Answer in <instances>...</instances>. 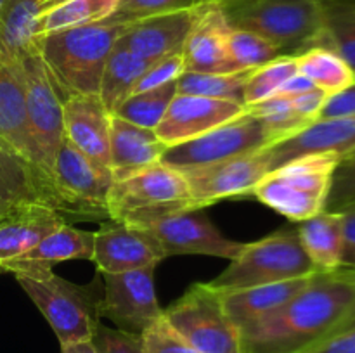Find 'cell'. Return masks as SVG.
Wrapping results in <instances>:
<instances>
[{
  "mask_svg": "<svg viewBox=\"0 0 355 353\" xmlns=\"http://www.w3.org/2000/svg\"><path fill=\"white\" fill-rule=\"evenodd\" d=\"M355 298V270L318 272L305 289L241 331V353H302L318 345Z\"/></svg>",
  "mask_w": 355,
  "mask_h": 353,
  "instance_id": "1",
  "label": "cell"
},
{
  "mask_svg": "<svg viewBox=\"0 0 355 353\" xmlns=\"http://www.w3.org/2000/svg\"><path fill=\"white\" fill-rule=\"evenodd\" d=\"M128 24L107 17L40 37L38 52L62 99L73 93H99L104 64Z\"/></svg>",
  "mask_w": 355,
  "mask_h": 353,
  "instance_id": "2",
  "label": "cell"
},
{
  "mask_svg": "<svg viewBox=\"0 0 355 353\" xmlns=\"http://www.w3.org/2000/svg\"><path fill=\"white\" fill-rule=\"evenodd\" d=\"M220 7L229 26L260 35L283 55L326 47L321 0H227Z\"/></svg>",
  "mask_w": 355,
  "mask_h": 353,
  "instance_id": "3",
  "label": "cell"
},
{
  "mask_svg": "<svg viewBox=\"0 0 355 353\" xmlns=\"http://www.w3.org/2000/svg\"><path fill=\"white\" fill-rule=\"evenodd\" d=\"M342 156L307 154L270 170L253 189V197L291 221H304L326 210L333 175Z\"/></svg>",
  "mask_w": 355,
  "mask_h": 353,
  "instance_id": "4",
  "label": "cell"
},
{
  "mask_svg": "<svg viewBox=\"0 0 355 353\" xmlns=\"http://www.w3.org/2000/svg\"><path fill=\"white\" fill-rule=\"evenodd\" d=\"M177 211H196L193 192L186 175L162 161L114 180L107 199L110 220L134 227Z\"/></svg>",
  "mask_w": 355,
  "mask_h": 353,
  "instance_id": "5",
  "label": "cell"
},
{
  "mask_svg": "<svg viewBox=\"0 0 355 353\" xmlns=\"http://www.w3.org/2000/svg\"><path fill=\"white\" fill-rule=\"evenodd\" d=\"M314 273L318 270L305 253L298 232L284 228L243 246L238 258L232 260L231 265L211 279L208 286L227 293Z\"/></svg>",
  "mask_w": 355,
  "mask_h": 353,
  "instance_id": "6",
  "label": "cell"
},
{
  "mask_svg": "<svg viewBox=\"0 0 355 353\" xmlns=\"http://www.w3.org/2000/svg\"><path fill=\"white\" fill-rule=\"evenodd\" d=\"M16 279L42 311L61 345L92 338L101 322L99 301L103 296L94 284L78 286L54 272L44 277L16 275Z\"/></svg>",
  "mask_w": 355,
  "mask_h": 353,
  "instance_id": "7",
  "label": "cell"
},
{
  "mask_svg": "<svg viewBox=\"0 0 355 353\" xmlns=\"http://www.w3.org/2000/svg\"><path fill=\"white\" fill-rule=\"evenodd\" d=\"M59 213L69 220H110L107 199L114 185L110 166L89 158L64 138L52 175Z\"/></svg>",
  "mask_w": 355,
  "mask_h": 353,
  "instance_id": "8",
  "label": "cell"
},
{
  "mask_svg": "<svg viewBox=\"0 0 355 353\" xmlns=\"http://www.w3.org/2000/svg\"><path fill=\"white\" fill-rule=\"evenodd\" d=\"M163 317L200 353H241V332L225 311L220 291L208 282L187 287Z\"/></svg>",
  "mask_w": 355,
  "mask_h": 353,
  "instance_id": "9",
  "label": "cell"
},
{
  "mask_svg": "<svg viewBox=\"0 0 355 353\" xmlns=\"http://www.w3.org/2000/svg\"><path fill=\"white\" fill-rule=\"evenodd\" d=\"M270 144H274V138L266 123L257 114L245 109L241 116L225 121L200 137L166 147L162 163L177 170L198 168L246 154Z\"/></svg>",
  "mask_w": 355,
  "mask_h": 353,
  "instance_id": "10",
  "label": "cell"
},
{
  "mask_svg": "<svg viewBox=\"0 0 355 353\" xmlns=\"http://www.w3.org/2000/svg\"><path fill=\"white\" fill-rule=\"evenodd\" d=\"M26 89V107L31 134L40 154V166L45 179L52 185L54 161L59 147L64 141V120H62V99L47 64L40 52L35 51L21 59ZM54 189V185H52ZM59 204V203H58Z\"/></svg>",
  "mask_w": 355,
  "mask_h": 353,
  "instance_id": "11",
  "label": "cell"
},
{
  "mask_svg": "<svg viewBox=\"0 0 355 353\" xmlns=\"http://www.w3.org/2000/svg\"><path fill=\"white\" fill-rule=\"evenodd\" d=\"M155 269L123 273H101L104 291L99 301V317H106L121 331L142 334L163 317L155 291Z\"/></svg>",
  "mask_w": 355,
  "mask_h": 353,
  "instance_id": "12",
  "label": "cell"
},
{
  "mask_svg": "<svg viewBox=\"0 0 355 353\" xmlns=\"http://www.w3.org/2000/svg\"><path fill=\"white\" fill-rule=\"evenodd\" d=\"M272 170L269 149L262 147L214 165L180 170L189 182L194 208L211 206L229 197L253 196L257 183Z\"/></svg>",
  "mask_w": 355,
  "mask_h": 353,
  "instance_id": "13",
  "label": "cell"
},
{
  "mask_svg": "<svg viewBox=\"0 0 355 353\" xmlns=\"http://www.w3.org/2000/svg\"><path fill=\"white\" fill-rule=\"evenodd\" d=\"M137 228L151 234L168 258L173 255H208L232 262L245 246L225 237L207 217L196 211H177L137 225Z\"/></svg>",
  "mask_w": 355,
  "mask_h": 353,
  "instance_id": "14",
  "label": "cell"
},
{
  "mask_svg": "<svg viewBox=\"0 0 355 353\" xmlns=\"http://www.w3.org/2000/svg\"><path fill=\"white\" fill-rule=\"evenodd\" d=\"M165 255L159 242L146 230L132 225L106 220L94 232V255L101 273H123L158 266Z\"/></svg>",
  "mask_w": 355,
  "mask_h": 353,
  "instance_id": "15",
  "label": "cell"
},
{
  "mask_svg": "<svg viewBox=\"0 0 355 353\" xmlns=\"http://www.w3.org/2000/svg\"><path fill=\"white\" fill-rule=\"evenodd\" d=\"M243 113L245 106L232 100L177 93L155 132L166 147H172L200 137L205 132L234 120Z\"/></svg>",
  "mask_w": 355,
  "mask_h": 353,
  "instance_id": "16",
  "label": "cell"
},
{
  "mask_svg": "<svg viewBox=\"0 0 355 353\" xmlns=\"http://www.w3.org/2000/svg\"><path fill=\"white\" fill-rule=\"evenodd\" d=\"M231 33L225 14L218 3H200L196 19L184 44L186 71L193 73H234L229 55L227 38Z\"/></svg>",
  "mask_w": 355,
  "mask_h": 353,
  "instance_id": "17",
  "label": "cell"
},
{
  "mask_svg": "<svg viewBox=\"0 0 355 353\" xmlns=\"http://www.w3.org/2000/svg\"><path fill=\"white\" fill-rule=\"evenodd\" d=\"M0 141L19 156H23L44 175L40 166V154H38V147L31 134L30 118H28L26 89H24L21 59L0 62Z\"/></svg>",
  "mask_w": 355,
  "mask_h": 353,
  "instance_id": "18",
  "label": "cell"
},
{
  "mask_svg": "<svg viewBox=\"0 0 355 353\" xmlns=\"http://www.w3.org/2000/svg\"><path fill=\"white\" fill-rule=\"evenodd\" d=\"M64 138L78 151L110 166L111 113L99 93H73L62 102Z\"/></svg>",
  "mask_w": 355,
  "mask_h": 353,
  "instance_id": "19",
  "label": "cell"
},
{
  "mask_svg": "<svg viewBox=\"0 0 355 353\" xmlns=\"http://www.w3.org/2000/svg\"><path fill=\"white\" fill-rule=\"evenodd\" d=\"M196 12L198 6L194 9L175 10L132 21L118 42L128 51L151 62L182 54L187 35L196 19Z\"/></svg>",
  "mask_w": 355,
  "mask_h": 353,
  "instance_id": "20",
  "label": "cell"
},
{
  "mask_svg": "<svg viewBox=\"0 0 355 353\" xmlns=\"http://www.w3.org/2000/svg\"><path fill=\"white\" fill-rule=\"evenodd\" d=\"M94 255V232L82 230L71 224H62L45 235L35 248L0 270L16 275L44 277L52 273V266L69 260H90Z\"/></svg>",
  "mask_w": 355,
  "mask_h": 353,
  "instance_id": "21",
  "label": "cell"
},
{
  "mask_svg": "<svg viewBox=\"0 0 355 353\" xmlns=\"http://www.w3.org/2000/svg\"><path fill=\"white\" fill-rule=\"evenodd\" d=\"M267 149L272 170L307 154L336 152L345 156L355 149V116L318 120L298 134L267 145Z\"/></svg>",
  "mask_w": 355,
  "mask_h": 353,
  "instance_id": "22",
  "label": "cell"
},
{
  "mask_svg": "<svg viewBox=\"0 0 355 353\" xmlns=\"http://www.w3.org/2000/svg\"><path fill=\"white\" fill-rule=\"evenodd\" d=\"M28 204H45L59 213L54 189L45 176L0 141V217Z\"/></svg>",
  "mask_w": 355,
  "mask_h": 353,
  "instance_id": "23",
  "label": "cell"
},
{
  "mask_svg": "<svg viewBox=\"0 0 355 353\" xmlns=\"http://www.w3.org/2000/svg\"><path fill=\"white\" fill-rule=\"evenodd\" d=\"M62 224L61 213L45 204H28L0 217V269L38 244Z\"/></svg>",
  "mask_w": 355,
  "mask_h": 353,
  "instance_id": "24",
  "label": "cell"
},
{
  "mask_svg": "<svg viewBox=\"0 0 355 353\" xmlns=\"http://www.w3.org/2000/svg\"><path fill=\"white\" fill-rule=\"evenodd\" d=\"M166 145L155 130L139 127L111 114L110 132V168L114 180L125 179L139 170L162 161Z\"/></svg>",
  "mask_w": 355,
  "mask_h": 353,
  "instance_id": "25",
  "label": "cell"
},
{
  "mask_svg": "<svg viewBox=\"0 0 355 353\" xmlns=\"http://www.w3.org/2000/svg\"><path fill=\"white\" fill-rule=\"evenodd\" d=\"M314 275L220 293L222 303H224V308L231 320L241 331L246 325L253 324L259 318L266 317V315L272 314L274 310L286 305L291 298L297 296L302 289L309 286Z\"/></svg>",
  "mask_w": 355,
  "mask_h": 353,
  "instance_id": "26",
  "label": "cell"
},
{
  "mask_svg": "<svg viewBox=\"0 0 355 353\" xmlns=\"http://www.w3.org/2000/svg\"><path fill=\"white\" fill-rule=\"evenodd\" d=\"M47 0H9L0 16V62L38 51V19Z\"/></svg>",
  "mask_w": 355,
  "mask_h": 353,
  "instance_id": "27",
  "label": "cell"
},
{
  "mask_svg": "<svg viewBox=\"0 0 355 353\" xmlns=\"http://www.w3.org/2000/svg\"><path fill=\"white\" fill-rule=\"evenodd\" d=\"M298 237L318 272H333L343 260V215L342 211H321L300 221Z\"/></svg>",
  "mask_w": 355,
  "mask_h": 353,
  "instance_id": "28",
  "label": "cell"
},
{
  "mask_svg": "<svg viewBox=\"0 0 355 353\" xmlns=\"http://www.w3.org/2000/svg\"><path fill=\"white\" fill-rule=\"evenodd\" d=\"M155 62L141 57L128 51L125 45L116 42L111 51L106 64H104L103 78H101L99 96L104 106L111 114L118 106L134 92V87L141 80V76L148 71Z\"/></svg>",
  "mask_w": 355,
  "mask_h": 353,
  "instance_id": "29",
  "label": "cell"
},
{
  "mask_svg": "<svg viewBox=\"0 0 355 353\" xmlns=\"http://www.w3.org/2000/svg\"><path fill=\"white\" fill-rule=\"evenodd\" d=\"M118 3L120 0H66L42 14L38 19V37L106 21L116 12Z\"/></svg>",
  "mask_w": 355,
  "mask_h": 353,
  "instance_id": "30",
  "label": "cell"
},
{
  "mask_svg": "<svg viewBox=\"0 0 355 353\" xmlns=\"http://www.w3.org/2000/svg\"><path fill=\"white\" fill-rule=\"evenodd\" d=\"M295 57H297L298 73L311 80L319 90L328 96L355 83L352 69L331 48L312 47Z\"/></svg>",
  "mask_w": 355,
  "mask_h": 353,
  "instance_id": "31",
  "label": "cell"
},
{
  "mask_svg": "<svg viewBox=\"0 0 355 353\" xmlns=\"http://www.w3.org/2000/svg\"><path fill=\"white\" fill-rule=\"evenodd\" d=\"M252 71L253 69H246V71L218 73V75L184 71L177 80V93L232 100L243 106V90Z\"/></svg>",
  "mask_w": 355,
  "mask_h": 353,
  "instance_id": "32",
  "label": "cell"
},
{
  "mask_svg": "<svg viewBox=\"0 0 355 353\" xmlns=\"http://www.w3.org/2000/svg\"><path fill=\"white\" fill-rule=\"evenodd\" d=\"M326 47L349 64L355 76V0H321Z\"/></svg>",
  "mask_w": 355,
  "mask_h": 353,
  "instance_id": "33",
  "label": "cell"
},
{
  "mask_svg": "<svg viewBox=\"0 0 355 353\" xmlns=\"http://www.w3.org/2000/svg\"><path fill=\"white\" fill-rule=\"evenodd\" d=\"M177 96V82L166 83L158 89L146 90V92L130 93L120 106L114 109V116L127 120L139 127L155 130L165 116L170 102Z\"/></svg>",
  "mask_w": 355,
  "mask_h": 353,
  "instance_id": "34",
  "label": "cell"
},
{
  "mask_svg": "<svg viewBox=\"0 0 355 353\" xmlns=\"http://www.w3.org/2000/svg\"><path fill=\"white\" fill-rule=\"evenodd\" d=\"M298 73L295 55H279L274 61L253 69L243 90V106L252 107L262 100L277 96L281 87Z\"/></svg>",
  "mask_w": 355,
  "mask_h": 353,
  "instance_id": "35",
  "label": "cell"
},
{
  "mask_svg": "<svg viewBox=\"0 0 355 353\" xmlns=\"http://www.w3.org/2000/svg\"><path fill=\"white\" fill-rule=\"evenodd\" d=\"M246 111L257 114L266 123L274 142L291 137V135L298 134V132L311 125V121L305 120L295 109L293 100L288 96H274L270 99L255 104V106L246 107Z\"/></svg>",
  "mask_w": 355,
  "mask_h": 353,
  "instance_id": "36",
  "label": "cell"
},
{
  "mask_svg": "<svg viewBox=\"0 0 355 353\" xmlns=\"http://www.w3.org/2000/svg\"><path fill=\"white\" fill-rule=\"evenodd\" d=\"M227 47L232 64L238 71L257 69L283 55L276 45H272L263 37L248 30H238V28H231Z\"/></svg>",
  "mask_w": 355,
  "mask_h": 353,
  "instance_id": "37",
  "label": "cell"
},
{
  "mask_svg": "<svg viewBox=\"0 0 355 353\" xmlns=\"http://www.w3.org/2000/svg\"><path fill=\"white\" fill-rule=\"evenodd\" d=\"M196 6H200V0H120L116 12L111 17L132 23L158 14L194 9Z\"/></svg>",
  "mask_w": 355,
  "mask_h": 353,
  "instance_id": "38",
  "label": "cell"
},
{
  "mask_svg": "<svg viewBox=\"0 0 355 353\" xmlns=\"http://www.w3.org/2000/svg\"><path fill=\"white\" fill-rule=\"evenodd\" d=\"M355 204V149L342 156L333 175L326 210L342 211Z\"/></svg>",
  "mask_w": 355,
  "mask_h": 353,
  "instance_id": "39",
  "label": "cell"
},
{
  "mask_svg": "<svg viewBox=\"0 0 355 353\" xmlns=\"http://www.w3.org/2000/svg\"><path fill=\"white\" fill-rule=\"evenodd\" d=\"M141 336L148 353H200L166 322L165 317L149 325Z\"/></svg>",
  "mask_w": 355,
  "mask_h": 353,
  "instance_id": "40",
  "label": "cell"
},
{
  "mask_svg": "<svg viewBox=\"0 0 355 353\" xmlns=\"http://www.w3.org/2000/svg\"><path fill=\"white\" fill-rule=\"evenodd\" d=\"M90 341L96 346L97 353H148L141 334L111 329L104 324H97Z\"/></svg>",
  "mask_w": 355,
  "mask_h": 353,
  "instance_id": "41",
  "label": "cell"
},
{
  "mask_svg": "<svg viewBox=\"0 0 355 353\" xmlns=\"http://www.w3.org/2000/svg\"><path fill=\"white\" fill-rule=\"evenodd\" d=\"M186 71V64H184V55L175 54L170 55V57L162 59V61L155 62L144 75L141 76V80L137 82V85L134 87V92H146V90L158 89V87L166 85V83L177 82L180 78V75Z\"/></svg>",
  "mask_w": 355,
  "mask_h": 353,
  "instance_id": "42",
  "label": "cell"
},
{
  "mask_svg": "<svg viewBox=\"0 0 355 353\" xmlns=\"http://www.w3.org/2000/svg\"><path fill=\"white\" fill-rule=\"evenodd\" d=\"M355 116V83L340 92L329 93L321 107L318 120H336V118Z\"/></svg>",
  "mask_w": 355,
  "mask_h": 353,
  "instance_id": "43",
  "label": "cell"
},
{
  "mask_svg": "<svg viewBox=\"0 0 355 353\" xmlns=\"http://www.w3.org/2000/svg\"><path fill=\"white\" fill-rule=\"evenodd\" d=\"M328 93L322 92L319 89H312L309 92L300 93V96H293L291 100H293V106L305 120H309L311 123L318 121L319 113H321V107L324 104Z\"/></svg>",
  "mask_w": 355,
  "mask_h": 353,
  "instance_id": "44",
  "label": "cell"
},
{
  "mask_svg": "<svg viewBox=\"0 0 355 353\" xmlns=\"http://www.w3.org/2000/svg\"><path fill=\"white\" fill-rule=\"evenodd\" d=\"M302 353H355V329L340 332Z\"/></svg>",
  "mask_w": 355,
  "mask_h": 353,
  "instance_id": "45",
  "label": "cell"
},
{
  "mask_svg": "<svg viewBox=\"0 0 355 353\" xmlns=\"http://www.w3.org/2000/svg\"><path fill=\"white\" fill-rule=\"evenodd\" d=\"M343 215V260L342 266L355 270V204L342 210Z\"/></svg>",
  "mask_w": 355,
  "mask_h": 353,
  "instance_id": "46",
  "label": "cell"
},
{
  "mask_svg": "<svg viewBox=\"0 0 355 353\" xmlns=\"http://www.w3.org/2000/svg\"><path fill=\"white\" fill-rule=\"evenodd\" d=\"M312 89H318V87H315L311 80L305 78L304 75L297 73V75L291 76V78L288 80L283 87H281V90L277 92V96L293 97V96H300V93L309 92V90H312Z\"/></svg>",
  "mask_w": 355,
  "mask_h": 353,
  "instance_id": "47",
  "label": "cell"
},
{
  "mask_svg": "<svg viewBox=\"0 0 355 353\" xmlns=\"http://www.w3.org/2000/svg\"><path fill=\"white\" fill-rule=\"evenodd\" d=\"M350 329H355V298H354L352 305H350V307L347 308L345 314L342 315V318H340V320L336 322L335 325H333L331 331H329L328 334H326L324 338L321 339V341H324V339H328V338H333V336L340 334V332L350 331ZM321 341H319V343H321Z\"/></svg>",
  "mask_w": 355,
  "mask_h": 353,
  "instance_id": "48",
  "label": "cell"
},
{
  "mask_svg": "<svg viewBox=\"0 0 355 353\" xmlns=\"http://www.w3.org/2000/svg\"><path fill=\"white\" fill-rule=\"evenodd\" d=\"M61 353H97V350L90 339H85V341H75L61 345Z\"/></svg>",
  "mask_w": 355,
  "mask_h": 353,
  "instance_id": "49",
  "label": "cell"
},
{
  "mask_svg": "<svg viewBox=\"0 0 355 353\" xmlns=\"http://www.w3.org/2000/svg\"><path fill=\"white\" fill-rule=\"evenodd\" d=\"M62 2H66V0H47V3H45V10L51 9V7H54V6H59V3H62Z\"/></svg>",
  "mask_w": 355,
  "mask_h": 353,
  "instance_id": "50",
  "label": "cell"
},
{
  "mask_svg": "<svg viewBox=\"0 0 355 353\" xmlns=\"http://www.w3.org/2000/svg\"><path fill=\"white\" fill-rule=\"evenodd\" d=\"M227 0H200V3H218V6H222V3H225Z\"/></svg>",
  "mask_w": 355,
  "mask_h": 353,
  "instance_id": "51",
  "label": "cell"
},
{
  "mask_svg": "<svg viewBox=\"0 0 355 353\" xmlns=\"http://www.w3.org/2000/svg\"><path fill=\"white\" fill-rule=\"evenodd\" d=\"M7 2H9V0H0V16H2V10H3V7H6Z\"/></svg>",
  "mask_w": 355,
  "mask_h": 353,
  "instance_id": "52",
  "label": "cell"
}]
</instances>
